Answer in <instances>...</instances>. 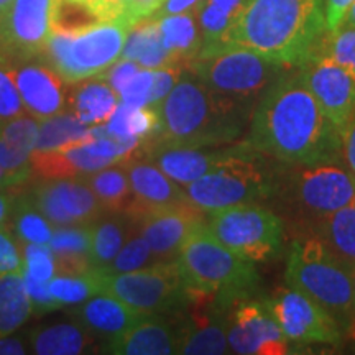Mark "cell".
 <instances>
[{"label": "cell", "mask_w": 355, "mask_h": 355, "mask_svg": "<svg viewBox=\"0 0 355 355\" xmlns=\"http://www.w3.org/2000/svg\"><path fill=\"white\" fill-rule=\"evenodd\" d=\"M26 345L19 337H0V355H21L26 354Z\"/></svg>", "instance_id": "obj_50"}, {"label": "cell", "mask_w": 355, "mask_h": 355, "mask_svg": "<svg viewBox=\"0 0 355 355\" xmlns=\"http://www.w3.org/2000/svg\"><path fill=\"white\" fill-rule=\"evenodd\" d=\"M155 109L159 122L150 140L168 145L222 146L242 135L255 107L252 102L216 92L191 73L181 76Z\"/></svg>", "instance_id": "obj_3"}, {"label": "cell", "mask_w": 355, "mask_h": 355, "mask_svg": "<svg viewBox=\"0 0 355 355\" xmlns=\"http://www.w3.org/2000/svg\"><path fill=\"white\" fill-rule=\"evenodd\" d=\"M204 0H165V2L159 6L157 12L152 17L158 19V17L173 15V13H183L189 10H196L201 6Z\"/></svg>", "instance_id": "obj_49"}, {"label": "cell", "mask_w": 355, "mask_h": 355, "mask_svg": "<svg viewBox=\"0 0 355 355\" xmlns=\"http://www.w3.org/2000/svg\"><path fill=\"white\" fill-rule=\"evenodd\" d=\"M140 69L141 66L139 63H135V61L132 60H125V58H121V60L115 61L109 69H105L104 73L99 74V78L107 81L110 84V87L119 94V92L122 91V87L125 86Z\"/></svg>", "instance_id": "obj_46"}, {"label": "cell", "mask_w": 355, "mask_h": 355, "mask_svg": "<svg viewBox=\"0 0 355 355\" xmlns=\"http://www.w3.org/2000/svg\"><path fill=\"white\" fill-rule=\"evenodd\" d=\"M265 303L291 343L337 344L343 337L339 324L321 306L293 288L278 290Z\"/></svg>", "instance_id": "obj_13"}, {"label": "cell", "mask_w": 355, "mask_h": 355, "mask_svg": "<svg viewBox=\"0 0 355 355\" xmlns=\"http://www.w3.org/2000/svg\"><path fill=\"white\" fill-rule=\"evenodd\" d=\"M96 337L78 322L38 327L28 336L30 347L40 355H76L91 352Z\"/></svg>", "instance_id": "obj_28"}, {"label": "cell", "mask_w": 355, "mask_h": 355, "mask_svg": "<svg viewBox=\"0 0 355 355\" xmlns=\"http://www.w3.org/2000/svg\"><path fill=\"white\" fill-rule=\"evenodd\" d=\"M291 184L296 201L319 219L355 202V176L343 162L296 165Z\"/></svg>", "instance_id": "obj_12"}, {"label": "cell", "mask_w": 355, "mask_h": 355, "mask_svg": "<svg viewBox=\"0 0 355 355\" xmlns=\"http://www.w3.org/2000/svg\"><path fill=\"white\" fill-rule=\"evenodd\" d=\"M158 112L152 105L132 107L121 102L105 123V130L117 139L145 140L155 135L158 128Z\"/></svg>", "instance_id": "obj_33"}, {"label": "cell", "mask_w": 355, "mask_h": 355, "mask_svg": "<svg viewBox=\"0 0 355 355\" xmlns=\"http://www.w3.org/2000/svg\"><path fill=\"white\" fill-rule=\"evenodd\" d=\"M340 135H343V159L345 166L355 176V115Z\"/></svg>", "instance_id": "obj_48"}, {"label": "cell", "mask_w": 355, "mask_h": 355, "mask_svg": "<svg viewBox=\"0 0 355 355\" xmlns=\"http://www.w3.org/2000/svg\"><path fill=\"white\" fill-rule=\"evenodd\" d=\"M207 229L241 259L257 263L277 257L283 245V222L257 204L229 207L207 214Z\"/></svg>", "instance_id": "obj_10"}, {"label": "cell", "mask_w": 355, "mask_h": 355, "mask_svg": "<svg viewBox=\"0 0 355 355\" xmlns=\"http://www.w3.org/2000/svg\"><path fill=\"white\" fill-rule=\"evenodd\" d=\"M17 243H19V241L8 230L7 224L0 225V275L24 270V261H21Z\"/></svg>", "instance_id": "obj_45"}, {"label": "cell", "mask_w": 355, "mask_h": 355, "mask_svg": "<svg viewBox=\"0 0 355 355\" xmlns=\"http://www.w3.org/2000/svg\"><path fill=\"white\" fill-rule=\"evenodd\" d=\"M12 230L20 243H50L53 227L38 207L35 206L30 194H20L12 206L10 219Z\"/></svg>", "instance_id": "obj_34"}, {"label": "cell", "mask_w": 355, "mask_h": 355, "mask_svg": "<svg viewBox=\"0 0 355 355\" xmlns=\"http://www.w3.org/2000/svg\"><path fill=\"white\" fill-rule=\"evenodd\" d=\"M241 146L242 144L222 146L168 145L145 139L132 157L148 159L178 184L186 186L227 162Z\"/></svg>", "instance_id": "obj_17"}, {"label": "cell", "mask_w": 355, "mask_h": 355, "mask_svg": "<svg viewBox=\"0 0 355 355\" xmlns=\"http://www.w3.org/2000/svg\"><path fill=\"white\" fill-rule=\"evenodd\" d=\"M105 352L119 355H170L180 349V326L158 318H145L117 339L104 344Z\"/></svg>", "instance_id": "obj_22"}, {"label": "cell", "mask_w": 355, "mask_h": 355, "mask_svg": "<svg viewBox=\"0 0 355 355\" xmlns=\"http://www.w3.org/2000/svg\"><path fill=\"white\" fill-rule=\"evenodd\" d=\"M105 21L91 0H56L53 13V30L73 33Z\"/></svg>", "instance_id": "obj_35"}, {"label": "cell", "mask_w": 355, "mask_h": 355, "mask_svg": "<svg viewBox=\"0 0 355 355\" xmlns=\"http://www.w3.org/2000/svg\"><path fill=\"white\" fill-rule=\"evenodd\" d=\"M285 279L321 306L343 331H355V285L352 268L343 263L319 237L291 245Z\"/></svg>", "instance_id": "obj_4"}, {"label": "cell", "mask_w": 355, "mask_h": 355, "mask_svg": "<svg viewBox=\"0 0 355 355\" xmlns=\"http://www.w3.org/2000/svg\"><path fill=\"white\" fill-rule=\"evenodd\" d=\"M99 273V295H110L146 314L184 311L189 290L176 261H158L128 273Z\"/></svg>", "instance_id": "obj_9"}, {"label": "cell", "mask_w": 355, "mask_h": 355, "mask_svg": "<svg viewBox=\"0 0 355 355\" xmlns=\"http://www.w3.org/2000/svg\"><path fill=\"white\" fill-rule=\"evenodd\" d=\"M206 212L198 209L189 201L175 204V206L158 207L132 216L137 224V230L144 235L158 261L176 260L183 242L188 235L206 224Z\"/></svg>", "instance_id": "obj_18"}, {"label": "cell", "mask_w": 355, "mask_h": 355, "mask_svg": "<svg viewBox=\"0 0 355 355\" xmlns=\"http://www.w3.org/2000/svg\"><path fill=\"white\" fill-rule=\"evenodd\" d=\"M24 270L42 282H51L56 275V265L50 243H25Z\"/></svg>", "instance_id": "obj_41"}, {"label": "cell", "mask_w": 355, "mask_h": 355, "mask_svg": "<svg viewBox=\"0 0 355 355\" xmlns=\"http://www.w3.org/2000/svg\"><path fill=\"white\" fill-rule=\"evenodd\" d=\"M155 263H158V260L155 259L148 242L145 241V237L139 232V230H135V232L130 235V239L125 242V245L121 248L117 257H115V259L105 266L104 272L101 273H128L135 272V270L146 268V266H152Z\"/></svg>", "instance_id": "obj_37"}, {"label": "cell", "mask_w": 355, "mask_h": 355, "mask_svg": "<svg viewBox=\"0 0 355 355\" xmlns=\"http://www.w3.org/2000/svg\"><path fill=\"white\" fill-rule=\"evenodd\" d=\"M121 58L135 61L146 69L176 64L171 53L163 44L158 21L153 17H146L130 26Z\"/></svg>", "instance_id": "obj_27"}, {"label": "cell", "mask_w": 355, "mask_h": 355, "mask_svg": "<svg viewBox=\"0 0 355 355\" xmlns=\"http://www.w3.org/2000/svg\"><path fill=\"white\" fill-rule=\"evenodd\" d=\"M13 61L17 63L8 61V64L26 112L37 121L63 112L68 104L63 79L44 61L33 63L30 58Z\"/></svg>", "instance_id": "obj_19"}, {"label": "cell", "mask_w": 355, "mask_h": 355, "mask_svg": "<svg viewBox=\"0 0 355 355\" xmlns=\"http://www.w3.org/2000/svg\"><path fill=\"white\" fill-rule=\"evenodd\" d=\"M132 25L105 20L79 32L53 30L43 50V61L68 84L99 76L121 60Z\"/></svg>", "instance_id": "obj_6"}, {"label": "cell", "mask_w": 355, "mask_h": 355, "mask_svg": "<svg viewBox=\"0 0 355 355\" xmlns=\"http://www.w3.org/2000/svg\"><path fill=\"white\" fill-rule=\"evenodd\" d=\"M181 73H183V66L180 64H168L163 68L153 69V89L148 105L155 107L165 99L171 89L176 86V83L180 81V78L183 76Z\"/></svg>", "instance_id": "obj_44"}, {"label": "cell", "mask_w": 355, "mask_h": 355, "mask_svg": "<svg viewBox=\"0 0 355 355\" xmlns=\"http://www.w3.org/2000/svg\"><path fill=\"white\" fill-rule=\"evenodd\" d=\"M318 237L349 268L355 266V202L319 219Z\"/></svg>", "instance_id": "obj_29"}, {"label": "cell", "mask_w": 355, "mask_h": 355, "mask_svg": "<svg viewBox=\"0 0 355 355\" xmlns=\"http://www.w3.org/2000/svg\"><path fill=\"white\" fill-rule=\"evenodd\" d=\"M91 230L89 224L55 227L50 247L55 255L58 275H83L92 272L89 261Z\"/></svg>", "instance_id": "obj_26"}, {"label": "cell", "mask_w": 355, "mask_h": 355, "mask_svg": "<svg viewBox=\"0 0 355 355\" xmlns=\"http://www.w3.org/2000/svg\"><path fill=\"white\" fill-rule=\"evenodd\" d=\"M13 201H15V196L12 194V189L0 188V225H6L10 219Z\"/></svg>", "instance_id": "obj_51"}, {"label": "cell", "mask_w": 355, "mask_h": 355, "mask_svg": "<svg viewBox=\"0 0 355 355\" xmlns=\"http://www.w3.org/2000/svg\"><path fill=\"white\" fill-rule=\"evenodd\" d=\"M191 73L220 94L254 102L278 79L282 66L235 44L201 48L188 64Z\"/></svg>", "instance_id": "obj_8"}, {"label": "cell", "mask_w": 355, "mask_h": 355, "mask_svg": "<svg viewBox=\"0 0 355 355\" xmlns=\"http://www.w3.org/2000/svg\"><path fill=\"white\" fill-rule=\"evenodd\" d=\"M165 0H91L104 20H121L128 25L152 17Z\"/></svg>", "instance_id": "obj_38"}, {"label": "cell", "mask_w": 355, "mask_h": 355, "mask_svg": "<svg viewBox=\"0 0 355 355\" xmlns=\"http://www.w3.org/2000/svg\"><path fill=\"white\" fill-rule=\"evenodd\" d=\"M40 122L38 140L35 152H50L74 141L96 137V127L83 123L74 114L60 112Z\"/></svg>", "instance_id": "obj_32"}, {"label": "cell", "mask_w": 355, "mask_h": 355, "mask_svg": "<svg viewBox=\"0 0 355 355\" xmlns=\"http://www.w3.org/2000/svg\"><path fill=\"white\" fill-rule=\"evenodd\" d=\"M122 163L133 194V202L127 211L130 216L188 201L183 186L173 181L148 159L128 157Z\"/></svg>", "instance_id": "obj_20"}, {"label": "cell", "mask_w": 355, "mask_h": 355, "mask_svg": "<svg viewBox=\"0 0 355 355\" xmlns=\"http://www.w3.org/2000/svg\"><path fill=\"white\" fill-rule=\"evenodd\" d=\"M326 33L322 0H247L220 44L247 48L290 68L316 55Z\"/></svg>", "instance_id": "obj_2"}, {"label": "cell", "mask_w": 355, "mask_h": 355, "mask_svg": "<svg viewBox=\"0 0 355 355\" xmlns=\"http://www.w3.org/2000/svg\"><path fill=\"white\" fill-rule=\"evenodd\" d=\"M3 152H6V146H3V140L2 137H0V188L8 189L6 168H3Z\"/></svg>", "instance_id": "obj_52"}, {"label": "cell", "mask_w": 355, "mask_h": 355, "mask_svg": "<svg viewBox=\"0 0 355 355\" xmlns=\"http://www.w3.org/2000/svg\"><path fill=\"white\" fill-rule=\"evenodd\" d=\"M352 275H354V285H355V266L352 268Z\"/></svg>", "instance_id": "obj_55"}, {"label": "cell", "mask_w": 355, "mask_h": 355, "mask_svg": "<svg viewBox=\"0 0 355 355\" xmlns=\"http://www.w3.org/2000/svg\"><path fill=\"white\" fill-rule=\"evenodd\" d=\"M157 21L163 44L171 53L175 63L188 68L202 46L196 10L158 17Z\"/></svg>", "instance_id": "obj_25"}, {"label": "cell", "mask_w": 355, "mask_h": 355, "mask_svg": "<svg viewBox=\"0 0 355 355\" xmlns=\"http://www.w3.org/2000/svg\"><path fill=\"white\" fill-rule=\"evenodd\" d=\"M71 314L89 334L94 336L96 339H104L105 344L117 339L145 318L152 316L102 293L96 295V298L84 300L83 304L73 308Z\"/></svg>", "instance_id": "obj_21"}, {"label": "cell", "mask_w": 355, "mask_h": 355, "mask_svg": "<svg viewBox=\"0 0 355 355\" xmlns=\"http://www.w3.org/2000/svg\"><path fill=\"white\" fill-rule=\"evenodd\" d=\"M24 283L30 301H32L33 313H51V311L60 309L63 306L51 295L50 285H48L50 282H42V279L32 277L24 270Z\"/></svg>", "instance_id": "obj_43"}, {"label": "cell", "mask_w": 355, "mask_h": 355, "mask_svg": "<svg viewBox=\"0 0 355 355\" xmlns=\"http://www.w3.org/2000/svg\"><path fill=\"white\" fill-rule=\"evenodd\" d=\"M104 212H127L133 202V194L123 163L105 166L83 176Z\"/></svg>", "instance_id": "obj_31"}, {"label": "cell", "mask_w": 355, "mask_h": 355, "mask_svg": "<svg viewBox=\"0 0 355 355\" xmlns=\"http://www.w3.org/2000/svg\"><path fill=\"white\" fill-rule=\"evenodd\" d=\"M91 245L89 261L94 272H104V268L117 257L121 248L137 230V224L128 212H104L94 222L89 224Z\"/></svg>", "instance_id": "obj_23"}, {"label": "cell", "mask_w": 355, "mask_h": 355, "mask_svg": "<svg viewBox=\"0 0 355 355\" xmlns=\"http://www.w3.org/2000/svg\"><path fill=\"white\" fill-rule=\"evenodd\" d=\"M354 2L355 0H327L326 10H324L327 32H337L343 26L345 17H347Z\"/></svg>", "instance_id": "obj_47"}, {"label": "cell", "mask_w": 355, "mask_h": 355, "mask_svg": "<svg viewBox=\"0 0 355 355\" xmlns=\"http://www.w3.org/2000/svg\"><path fill=\"white\" fill-rule=\"evenodd\" d=\"M318 51L329 55L355 78V26H343L337 32H327Z\"/></svg>", "instance_id": "obj_39"}, {"label": "cell", "mask_w": 355, "mask_h": 355, "mask_svg": "<svg viewBox=\"0 0 355 355\" xmlns=\"http://www.w3.org/2000/svg\"><path fill=\"white\" fill-rule=\"evenodd\" d=\"M247 144L285 165L343 162V135L300 73L278 78L261 94Z\"/></svg>", "instance_id": "obj_1"}, {"label": "cell", "mask_w": 355, "mask_h": 355, "mask_svg": "<svg viewBox=\"0 0 355 355\" xmlns=\"http://www.w3.org/2000/svg\"><path fill=\"white\" fill-rule=\"evenodd\" d=\"M48 285L61 304L73 306L83 303L89 296L99 295V273L92 270L83 275H55Z\"/></svg>", "instance_id": "obj_36"}, {"label": "cell", "mask_w": 355, "mask_h": 355, "mask_svg": "<svg viewBox=\"0 0 355 355\" xmlns=\"http://www.w3.org/2000/svg\"><path fill=\"white\" fill-rule=\"evenodd\" d=\"M153 89V69L141 68L139 73L128 81L122 91L119 92V99L123 104L132 107H145L150 104Z\"/></svg>", "instance_id": "obj_42"}, {"label": "cell", "mask_w": 355, "mask_h": 355, "mask_svg": "<svg viewBox=\"0 0 355 355\" xmlns=\"http://www.w3.org/2000/svg\"><path fill=\"white\" fill-rule=\"evenodd\" d=\"M56 0H12L0 12V53L6 60L40 56L53 32Z\"/></svg>", "instance_id": "obj_11"}, {"label": "cell", "mask_w": 355, "mask_h": 355, "mask_svg": "<svg viewBox=\"0 0 355 355\" xmlns=\"http://www.w3.org/2000/svg\"><path fill=\"white\" fill-rule=\"evenodd\" d=\"M343 26H355V2L352 3V7H350V10L347 13V17H345ZM343 26H340V28H343Z\"/></svg>", "instance_id": "obj_53"}, {"label": "cell", "mask_w": 355, "mask_h": 355, "mask_svg": "<svg viewBox=\"0 0 355 355\" xmlns=\"http://www.w3.org/2000/svg\"><path fill=\"white\" fill-rule=\"evenodd\" d=\"M300 68L301 79L316 97L324 114L343 133L355 115L354 74L321 51H318Z\"/></svg>", "instance_id": "obj_15"}, {"label": "cell", "mask_w": 355, "mask_h": 355, "mask_svg": "<svg viewBox=\"0 0 355 355\" xmlns=\"http://www.w3.org/2000/svg\"><path fill=\"white\" fill-rule=\"evenodd\" d=\"M10 2H12V0H0V12H2L3 8H6Z\"/></svg>", "instance_id": "obj_54"}, {"label": "cell", "mask_w": 355, "mask_h": 355, "mask_svg": "<svg viewBox=\"0 0 355 355\" xmlns=\"http://www.w3.org/2000/svg\"><path fill=\"white\" fill-rule=\"evenodd\" d=\"M68 102L73 107V114L83 123L89 127H102L112 117L121 99L107 81L97 76L91 81L76 83Z\"/></svg>", "instance_id": "obj_24"}, {"label": "cell", "mask_w": 355, "mask_h": 355, "mask_svg": "<svg viewBox=\"0 0 355 355\" xmlns=\"http://www.w3.org/2000/svg\"><path fill=\"white\" fill-rule=\"evenodd\" d=\"M33 306L25 290L24 270L0 275V337L10 336L32 316Z\"/></svg>", "instance_id": "obj_30"}, {"label": "cell", "mask_w": 355, "mask_h": 355, "mask_svg": "<svg viewBox=\"0 0 355 355\" xmlns=\"http://www.w3.org/2000/svg\"><path fill=\"white\" fill-rule=\"evenodd\" d=\"M24 102L13 81L10 64L6 58L0 56V125L24 115Z\"/></svg>", "instance_id": "obj_40"}, {"label": "cell", "mask_w": 355, "mask_h": 355, "mask_svg": "<svg viewBox=\"0 0 355 355\" xmlns=\"http://www.w3.org/2000/svg\"><path fill=\"white\" fill-rule=\"evenodd\" d=\"M227 340L235 354L283 355L290 352L286 336L279 329L265 301L237 300L227 314Z\"/></svg>", "instance_id": "obj_16"}, {"label": "cell", "mask_w": 355, "mask_h": 355, "mask_svg": "<svg viewBox=\"0 0 355 355\" xmlns=\"http://www.w3.org/2000/svg\"><path fill=\"white\" fill-rule=\"evenodd\" d=\"M175 261L189 291L217 296L225 304H234L259 282L254 263L217 241L207 224L188 235Z\"/></svg>", "instance_id": "obj_5"}, {"label": "cell", "mask_w": 355, "mask_h": 355, "mask_svg": "<svg viewBox=\"0 0 355 355\" xmlns=\"http://www.w3.org/2000/svg\"><path fill=\"white\" fill-rule=\"evenodd\" d=\"M188 201L206 214L229 207L257 204L272 194L273 183L266 175L260 153L248 144L216 170L183 186Z\"/></svg>", "instance_id": "obj_7"}, {"label": "cell", "mask_w": 355, "mask_h": 355, "mask_svg": "<svg viewBox=\"0 0 355 355\" xmlns=\"http://www.w3.org/2000/svg\"><path fill=\"white\" fill-rule=\"evenodd\" d=\"M28 194L38 211L55 227L91 224L104 214L96 194L83 178L42 180Z\"/></svg>", "instance_id": "obj_14"}]
</instances>
